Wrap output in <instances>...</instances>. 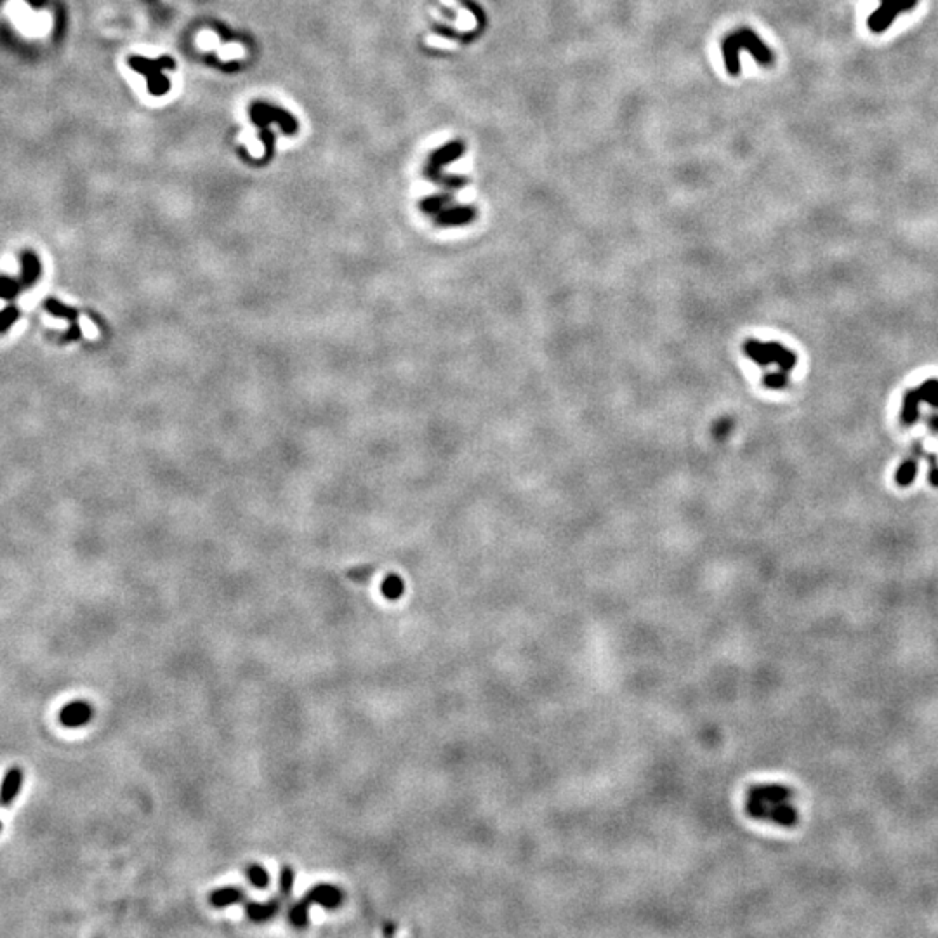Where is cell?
Segmentation results:
<instances>
[{
    "label": "cell",
    "instance_id": "cell-1",
    "mask_svg": "<svg viewBox=\"0 0 938 938\" xmlns=\"http://www.w3.org/2000/svg\"><path fill=\"white\" fill-rule=\"evenodd\" d=\"M792 791L780 784H762L747 794L745 810L752 818L792 827L797 822V811L791 804Z\"/></svg>",
    "mask_w": 938,
    "mask_h": 938
},
{
    "label": "cell",
    "instance_id": "cell-2",
    "mask_svg": "<svg viewBox=\"0 0 938 938\" xmlns=\"http://www.w3.org/2000/svg\"><path fill=\"white\" fill-rule=\"evenodd\" d=\"M740 49L747 51L759 65L763 66H770L773 65V53L768 49L766 46L763 44V40L756 35L752 30L749 28H742L737 30V32L730 33L728 37L723 42V58H725V65L728 73L732 75H737L738 70H740V63H738V53Z\"/></svg>",
    "mask_w": 938,
    "mask_h": 938
},
{
    "label": "cell",
    "instance_id": "cell-3",
    "mask_svg": "<svg viewBox=\"0 0 938 938\" xmlns=\"http://www.w3.org/2000/svg\"><path fill=\"white\" fill-rule=\"evenodd\" d=\"M742 352L747 358H751L759 367H768V365H777L780 371L791 372L797 364L796 353L785 348L784 345L775 341H758V339H747L742 346Z\"/></svg>",
    "mask_w": 938,
    "mask_h": 938
},
{
    "label": "cell",
    "instance_id": "cell-4",
    "mask_svg": "<svg viewBox=\"0 0 938 938\" xmlns=\"http://www.w3.org/2000/svg\"><path fill=\"white\" fill-rule=\"evenodd\" d=\"M932 405L933 409H938V379H928L921 386L909 390L904 397L902 404V419L904 426H914L915 420L919 419V405L923 404Z\"/></svg>",
    "mask_w": 938,
    "mask_h": 938
},
{
    "label": "cell",
    "instance_id": "cell-5",
    "mask_svg": "<svg viewBox=\"0 0 938 938\" xmlns=\"http://www.w3.org/2000/svg\"><path fill=\"white\" fill-rule=\"evenodd\" d=\"M463 153H464L463 143L459 141L446 143L445 146H442L440 150H437L433 155H431L430 164H428L426 167V176L430 177V179L437 181V183H443L449 188H456V190L457 188H461L464 183H466V179L454 176H443L442 169L445 167L446 164H450V162L457 160Z\"/></svg>",
    "mask_w": 938,
    "mask_h": 938
},
{
    "label": "cell",
    "instance_id": "cell-6",
    "mask_svg": "<svg viewBox=\"0 0 938 938\" xmlns=\"http://www.w3.org/2000/svg\"><path fill=\"white\" fill-rule=\"evenodd\" d=\"M129 66L134 68L136 72L143 73L146 77L148 82V89H150L151 94L158 96V94H165L169 89V80L162 75V70L164 68H172L174 63L172 59L169 58H162V59H145V58H129Z\"/></svg>",
    "mask_w": 938,
    "mask_h": 938
},
{
    "label": "cell",
    "instance_id": "cell-7",
    "mask_svg": "<svg viewBox=\"0 0 938 938\" xmlns=\"http://www.w3.org/2000/svg\"><path fill=\"white\" fill-rule=\"evenodd\" d=\"M918 6V0H880V9L873 13L867 20L870 32L882 33L892 27L897 16L909 13Z\"/></svg>",
    "mask_w": 938,
    "mask_h": 938
},
{
    "label": "cell",
    "instance_id": "cell-8",
    "mask_svg": "<svg viewBox=\"0 0 938 938\" xmlns=\"http://www.w3.org/2000/svg\"><path fill=\"white\" fill-rule=\"evenodd\" d=\"M250 115H252L254 124L261 125L263 129H266V125H268L269 122H278L282 127H285V131H289V134H293L295 129H297V124H295V120L289 115V113L282 112V110L278 108H273V106L264 105V103H256V105L252 106V110H250Z\"/></svg>",
    "mask_w": 938,
    "mask_h": 938
},
{
    "label": "cell",
    "instance_id": "cell-9",
    "mask_svg": "<svg viewBox=\"0 0 938 938\" xmlns=\"http://www.w3.org/2000/svg\"><path fill=\"white\" fill-rule=\"evenodd\" d=\"M94 709L87 700H72L59 711V721L66 728H80L92 719Z\"/></svg>",
    "mask_w": 938,
    "mask_h": 938
},
{
    "label": "cell",
    "instance_id": "cell-10",
    "mask_svg": "<svg viewBox=\"0 0 938 938\" xmlns=\"http://www.w3.org/2000/svg\"><path fill=\"white\" fill-rule=\"evenodd\" d=\"M306 899L325 909H338L342 904V892L334 885H316L306 893Z\"/></svg>",
    "mask_w": 938,
    "mask_h": 938
},
{
    "label": "cell",
    "instance_id": "cell-11",
    "mask_svg": "<svg viewBox=\"0 0 938 938\" xmlns=\"http://www.w3.org/2000/svg\"><path fill=\"white\" fill-rule=\"evenodd\" d=\"M476 217V210L469 205H457L443 209L435 216V223L440 226H463L469 224Z\"/></svg>",
    "mask_w": 938,
    "mask_h": 938
},
{
    "label": "cell",
    "instance_id": "cell-12",
    "mask_svg": "<svg viewBox=\"0 0 938 938\" xmlns=\"http://www.w3.org/2000/svg\"><path fill=\"white\" fill-rule=\"evenodd\" d=\"M21 784H23V770L20 766L9 768L6 777H4L2 785H0V804L2 807H11L13 804L18 792L21 791Z\"/></svg>",
    "mask_w": 938,
    "mask_h": 938
},
{
    "label": "cell",
    "instance_id": "cell-13",
    "mask_svg": "<svg viewBox=\"0 0 938 938\" xmlns=\"http://www.w3.org/2000/svg\"><path fill=\"white\" fill-rule=\"evenodd\" d=\"M21 263V285L23 287H32L35 285L37 280L40 278V273H42V264H40L39 256L32 250H25L20 257Z\"/></svg>",
    "mask_w": 938,
    "mask_h": 938
},
{
    "label": "cell",
    "instance_id": "cell-14",
    "mask_svg": "<svg viewBox=\"0 0 938 938\" xmlns=\"http://www.w3.org/2000/svg\"><path fill=\"white\" fill-rule=\"evenodd\" d=\"M283 897L278 895V899H273L266 904H257V902H250L245 906V912L252 921L256 923H263L271 919L276 912L280 911V902H282Z\"/></svg>",
    "mask_w": 938,
    "mask_h": 938
},
{
    "label": "cell",
    "instance_id": "cell-15",
    "mask_svg": "<svg viewBox=\"0 0 938 938\" xmlns=\"http://www.w3.org/2000/svg\"><path fill=\"white\" fill-rule=\"evenodd\" d=\"M243 897H245V895H243L242 889H238V888H221V889H216V892L210 893L209 902L212 904L214 907H219V909H223V907L235 906V904L242 902Z\"/></svg>",
    "mask_w": 938,
    "mask_h": 938
},
{
    "label": "cell",
    "instance_id": "cell-16",
    "mask_svg": "<svg viewBox=\"0 0 938 938\" xmlns=\"http://www.w3.org/2000/svg\"><path fill=\"white\" fill-rule=\"evenodd\" d=\"M404 591H405L404 581H401L400 575H397V574L387 575V577L384 579L383 584H381L383 596L386 598V600H391V601L400 600V598L404 596Z\"/></svg>",
    "mask_w": 938,
    "mask_h": 938
},
{
    "label": "cell",
    "instance_id": "cell-17",
    "mask_svg": "<svg viewBox=\"0 0 938 938\" xmlns=\"http://www.w3.org/2000/svg\"><path fill=\"white\" fill-rule=\"evenodd\" d=\"M915 475H918V459H915V457H912V459L904 461V463L900 464V468L897 469V473H895L897 485H900V487L912 485V482L915 480Z\"/></svg>",
    "mask_w": 938,
    "mask_h": 938
},
{
    "label": "cell",
    "instance_id": "cell-18",
    "mask_svg": "<svg viewBox=\"0 0 938 938\" xmlns=\"http://www.w3.org/2000/svg\"><path fill=\"white\" fill-rule=\"evenodd\" d=\"M44 308H46L47 313H51L53 316L70 320V322H75L77 316H79L77 309H73V308H70V306L63 304V302H59L56 297H47L46 302H44Z\"/></svg>",
    "mask_w": 938,
    "mask_h": 938
},
{
    "label": "cell",
    "instance_id": "cell-19",
    "mask_svg": "<svg viewBox=\"0 0 938 938\" xmlns=\"http://www.w3.org/2000/svg\"><path fill=\"white\" fill-rule=\"evenodd\" d=\"M309 907H311V902H309L306 897L302 900H299L297 904H294L293 909L289 912V919L295 928H304V926L308 925Z\"/></svg>",
    "mask_w": 938,
    "mask_h": 938
},
{
    "label": "cell",
    "instance_id": "cell-20",
    "mask_svg": "<svg viewBox=\"0 0 938 938\" xmlns=\"http://www.w3.org/2000/svg\"><path fill=\"white\" fill-rule=\"evenodd\" d=\"M449 202L450 197H446V195H437V197L424 198V200L420 202V210H424L426 214H431V216H437L438 212L446 209Z\"/></svg>",
    "mask_w": 938,
    "mask_h": 938
},
{
    "label": "cell",
    "instance_id": "cell-21",
    "mask_svg": "<svg viewBox=\"0 0 938 938\" xmlns=\"http://www.w3.org/2000/svg\"><path fill=\"white\" fill-rule=\"evenodd\" d=\"M247 878H249L250 885L256 886V888H266L269 882V876L266 873V869L263 866H257V863H252V866L247 867L245 870Z\"/></svg>",
    "mask_w": 938,
    "mask_h": 938
},
{
    "label": "cell",
    "instance_id": "cell-22",
    "mask_svg": "<svg viewBox=\"0 0 938 938\" xmlns=\"http://www.w3.org/2000/svg\"><path fill=\"white\" fill-rule=\"evenodd\" d=\"M914 454H915V456H923L926 461H928V463H930V473H928L930 483H932L933 487H938V459H937L935 454H928L925 449H923L921 445H919V443H914Z\"/></svg>",
    "mask_w": 938,
    "mask_h": 938
},
{
    "label": "cell",
    "instance_id": "cell-23",
    "mask_svg": "<svg viewBox=\"0 0 938 938\" xmlns=\"http://www.w3.org/2000/svg\"><path fill=\"white\" fill-rule=\"evenodd\" d=\"M763 384L770 390H784L789 386V372L780 371V368L777 372H768L764 374Z\"/></svg>",
    "mask_w": 938,
    "mask_h": 938
},
{
    "label": "cell",
    "instance_id": "cell-24",
    "mask_svg": "<svg viewBox=\"0 0 938 938\" xmlns=\"http://www.w3.org/2000/svg\"><path fill=\"white\" fill-rule=\"evenodd\" d=\"M21 290V282L11 276H0V299H14Z\"/></svg>",
    "mask_w": 938,
    "mask_h": 938
},
{
    "label": "cell",
    "instance_id": "cell-25",
    "mask_svg": "<svg viewBox=\"0 0 938 938\" xmlns=\"http://www.w3.org/2000/svg\"><path fill=\"white\" fill-rule=\"evenodd\" d=\"M18 319H20V309L16 306H7V308L0 309V334L9 330L18 322Z\"/></svg>",
    "mask_w": 938,
    "mask_h": 938
},
{
    "label": "cell",
    "instance_id": "cell-26",
    "mask_svg": "<svg viewBox=\"0 0 938 938\" xmlns=\"http://www.w3.org/2000/svg\"><path fill=\"white\" fill-rule=\"evenodd\" d=\"M293 885H294L293 867H289V866L282 867V873H280V895L289 897L290 889H293Z\"/></svg>",
    "mask_w": 938,
    "mask_h": 938
},
{
    "label": "cell",
    "instance_id": "cell-27",
    "mask_svg": "<svg viewBox=\"0 0 938 938\" xmlns=\"http://www.w3.org/2000/svg\"><path fill=\"white\" fill-rule=\"evenodd\" d=\"M732 428H733L732 420L721 419L714 424V428H712V435H714V438H718V440H725V438L730 435V431H732Z\"/></svg>",
    "mask_w": 938,
    "mask_h": 938
},
{
    "label": "cell",
    "instance_id": "cell-28",
    "mask_svg": "<svg viewBox=\"0 0 938 938\" xmlns=\"http://www.w3.org/2000/svg\"><path fill=\"white\" fill-rule=\"evenodd\" d=\"M79 338H80L79 323H77V320H75V322H70V327H68V330H66L65 339H66V341H77Z\"/></svg>",
    "mask_w": 938,
    "mask_h": 938
},
{
    "label": "cell",
    "instance_id": "cell-29",
    "mask_svg": "<svg viewBox=\"0 0 938 938\" xmlns=\"http://www.w3.org/2000/svg\"><path fill=\"white\" fill-rule=\"evenodd\" d=\"M371 574H372V568H368V567L361 568V570H353L352 572L353 579H358V581H364V579H367V575H371Z\"/></svg>",
    "mask_w": 938,
    "mask_h": 938
},
{
    "label": "cell",
    "instance_id": "cell-30",
    "mask_svg": "<svg viewBox=\"0 0 938 938\" xmlns=\"http://www.w3.org/2000/svg\"><path fill=\"white\" fill-rule=\"evenodd\" d=\"M928 426L938 433V413H935V416H932V417H928Z\"/></svg>",
    "mask_w": 938,
    "mask_h": 938
},
{
    "label": "cell",
    "instance_id": "cell-31",
    "mask_svg": "<svg viewBox=\"0 0 938 938\" xmlns=\"http://www.w3.org/2000/svg\"><path fill=\"white\" fill-rule=\"evenodd\" d=\"M28 2H30V6L33 7V9H42L44 4H46V0H28Z\"/></svg>",
    "mask_w": 938,
    "mask_h": 938
},
{
    "label": "cell",
    "instance_id": "cell-32",
    "mask_svg": "<svg viewBox=\"0 0 938 938\" xmlns=\"http://www.w3.org/2000/svg\"><path fill=\"white\" fill-rule=\"evenodd\" d=\"M0 830H2V822H0Z\"/></svg>",
    "mask_w": 938,
    "mask_h": 938
}]
</instances>
